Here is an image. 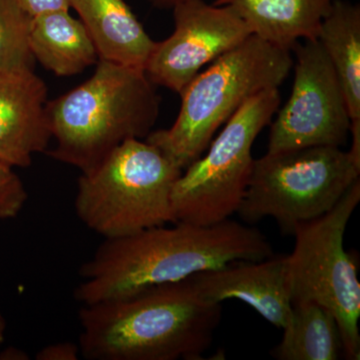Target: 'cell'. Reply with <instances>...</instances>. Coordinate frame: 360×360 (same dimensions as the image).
Here are the masks:
<instances>
[{
	"mask_svg": "<svg viewBox=\"0 0 360 360\" xmlns=\"http://www.w3.org/2000/svg\"><path fill=\"white\" fill-rule=\"evenodd\" d=\"M360 201V180L328 213L295 229V246L288 257L291 302L312 300L335 314L345 356L360 359V283L354 259L343 240Z\"/></svg>",
	"mask_w": 360,
	"mask_h": 360,
	"instance_id": "8",
	"label": "cell"
},
{
	"mask_svg": "<svg viewBox=\"0 0 360 360\" xmlns=\"http://www.w3.org/2000/svg\"><path fill=\"white\" fill-rule=\"evenodd\" d=\"M105 238L79 269L75 297L84 304L123 300L142 290L220 269L238 260L274 257L255 227L226 219L212 225L176 222Z\"/></svg>",
	"mask_w": 360,
	"mask_h": 360,
	"instance_id": "1",
	"label": "cell"
},
{
	"mask_svg": "<svg viewBox=\"0 0 360 360\" xmlns=\"http://www.w3.org/2000/svg\"><path fill=\"white\" fill-rule=\"evenodd\" d=\"M221 303L206 302L189 277L136 295L84 304L80 355L89 360H200L221 321Z\"/></svg>",
	"mask_w": 360,
	"mask_h": 360,
	"instance_id": "2",
	"label": "cell"
},
{
	"mask_svg": "<svg viewBox=\"0 0 360 360\" xmlns=\"http://www.w3.org/2000/svg\"><path fill=\"white\" fill-rule=\"evenodd\" d=\"M189 279L206 302L240 300L281 329L290 321L292 302L288 255H274L259 262L238 260L220 269L198 272Z\"/></svg>",
	"mask_w": 360,
	"mask_h": 360,
	"instance_id": "11",
	"label": "cell"
},
{
	"mask_svg": "<svg viewBox=\"0 0 360 360\" xmlns=\"http://www.w3.org/2000/svg\"><path fill=\"white\" fill-rule=\"evenodd\" d=\"M295 82L270 127L267 153L347 143L352 129L343 90L317 39L293 46Z\"/></svg>",
	"mask_w": 360,
	"mask_h": 360,
	"instance_id": "9",
	"label": "cell"
},
{
	"mask_svg": "<svg viewBox=\"0 0 360 360\" xmlns=\"http://www.w3.org/2000/svg\"><path fill=\"white\" fill-rule=\"evenodd\" d=\"M0 359L28 360L30 359V355L23 352V350L20 349V348L8 347L4 349V352H1Z\"/></svg>",
	"mask_w": 360,
	"mask_h": 360,
	"instance_id": "22",
	"label": "cell"
},
{
	"mask_svg": "<svg viewBox=\"0 0 360 360\" xmlns=\"http://www.w3.org/2000/svg\"><path fill=\"white\" fill-rule=\"evenodd\" d=\"M6 328L7 323L6 317L0 312V347H1L2 343L4 342V340H6Z\"/></svg>",
	"mask_w": 360,
	"mask_h": 360,
	"instance_id": "24",
	"label": "cell"
},
{
	"mask_svg": "<svg viewBox=\"0 0 360 360\" xmlns=\"http://www.w3.org/2000/svg\"><path fill=\"white\" fill-rule=\"evenodd\" d=\"M160 96L141 68L98 60L94 75L47 101L54 160L82 174L129 139H146L160 115Z\"/></svg>",
	"mask_w": 360,
	"mask_h": 360,
	"instance_id": "3",
	"label": "cell"
},
{
	"mask_svg": "<svg viewBox=\"0 0 360 360\" xmlns=\"http://www.w3.org/2000/svg\"><path fill=\"white\" fill-rule=\"evenodd\" d=\"M47 87L34 70L0 71V161L27 167L52 139Z\"/></svg>",
	"mask_w": 360,
	"mask_h": 360,
	"instance_id": "12",
	"label": "cell"
},
{
	"mask_svg": "<svg viewBox=\"0 0 360 360\" xmlns=\"http://www.w3.org/2000/svg\"><path fill=\"white\" fill-rule=\"evenodd\" d=\"M333 0H215L233 9L251 34L292 51L300 39H317L319 27Z\"/></svg>",
	"mask_w": 360,
	"mask_h": 360,
	"instance_id": "14",
	"label": "cell"
},
{
	"mask_svg": "<svg viewBox=\"0 0 360 360\" xmlns=\"http://www.w3.org/2000/svg\"><path fill=\"white\" fill-rule=\"evenodd\" d=\"M181 172L153 144L129 139L78 179L77 217L104 238L175 224L172 193Z\"/></svg>",
	"mask_w": 360,
	"mask_h": 360,
	"instance_id": "5",
	"label": "cell"
},
{
	"mask_svg": "<svg viewBox=\"0 0 360 360\" xmlns=\"http://www.w3.org/2000/svg\"><path fill=\"white\" fill-rule=\"evenodd\" d=\"M317 40L333 65L352 122H360V7L333 0Z\"/></svg>",
	"mask_w": 360,
	"mask_h": 360,
	"instance_id": "16",
	"label": "cell"
},
{
	"mask_svg": "<svg viewBox=\"0 0 360 360\" xmlns=\"http://www.w3.org/2000/svg\"><path fill=\"white\" fill-rule=\"evenodd\" d=\"M13 168L0 161V221L18 217L27 201L25 184Z\"/></svg>",
	"mask_w": 360,
	"mask_h": 360,
	"instance_id": "19",
	"label": "cell"
},
{
	"mask_svg": "<svg viewBox=\"0 0 360 360\" xmlns=\"http://www.w3.org/2000/svg\"><path fill=\"white\" fill-rule=\"evenodd\" d=\"M32 22V18L13 0H0V71L33 70Z\"/></svg>",
	"mask_w": 360,
	"mask_h": 360,
	"instance_id": "18",
	"label": "cell"
},
{
	"mask_svg": "<svg viewBox=\"0 0 360 360\" xmlns=\"http://www.w3.org/2000/svg\"><path fill=\"white\" fill-rule=\"evenodd\" d=\"M79 345L63 341L53 345H47L39 350L35 359L37 360H78L79 359Z\"/></svg>",
	"mask_w": 360,
	"mask_h": 360,
	"instance_id": "21",
	"label": "cell"
},
{
	"mask_svg": "<svg viewBox=\"0 0 360 360\" xmlns=\"http://www.w3.org/2000/svg\"><path fill=\"white\" fill-rule=\"evenodd\" d=\"M30 42L35 60L58 77H73L99 60L84 23L70 11L32 18Z\"/></svg>",
	"mask_w": 360,
	"mask_h": 360,
	"instance_id": "15",
	"label": "cell"
},
{
	"mask_svg": "<svg viewBox=\"0 0 360 360\" xmlns=\"http://www.w3.org/2000/svg\"><path fill=\"white\" fill-rule=\"evenodd\" d=\"M295 65L290 51L251 34L201 70L184 91L170 129L146 141L184 172L207 150L213 135L251 97L278 89Z\"/></svg>",
	"mask_w": 360,
	"mask_h": 360,
	"instance_id": "4",
	"label": "cell"
},
{
	"mask_svg": "<svg viewBox=\"0 0 360 360\" xmlns=\"http://www.w3.org/2000/svg\"><path fill=\"white\" fill-rule=\"evenodd\" d=\"M99 60L144 70L155 41L125 0H71Z\"/></svg>",
	"mask_w": 360,
	"mask_h": 360,
	"instance_id": "13",
	"label": "cell"
},
{
	"mask_svg": "<svg viewBox=\"0 0 360 360\" xmlns=\"http://www.w3.org/2000/svg\"><path fill=\"white\" fill-rule=\"evenodd\" d=\"M281 101L278 89L251 97L225 122L206 155L181 172L172 193L175 224L212 225L238 212L255 162L253 143Z\"/></svg>",
	"mask_w": 360,
	"mask_h": 360,
	"instance_id": "7",
	"label": "cell"
},
{
	"mask_svg": "<svg viewBox=\"0 0 360 360\" xmlns=\"http://www.w3.org/2000/svg\"><path fill=\"white\" fill-rule=\"evenodd\" d=\"M18 6L34 18L42 14L70 11L71 0H13Z\"/></svg>",
	"mask_w": 360,
	"mask_h": 360,
	"instance_id": "20",
	"label": "cell"
},
{
	"mask_svg": "<svg viewBox=\"0 0 360 360\" xmlns=\"http://www.w3.org/2000/svg\"><path fill=\"white\" fill-rule=\"evenodd\" d=\"M359 174L360 160L336 146L266 153L255 160L236 213L248 224L271 217L293 236L300 224L333 210Z\"/></svg>",
	"mask_w": 360,
	"mask_h": 360,
	"instance_id": "6",
	"label": "cell"
},
{
	"mask_svg": "<svg viewBox=\"0 0 360 360\" xmlns=\"http://www.w3.org/2000/svg\"><path fill=\"white\" fill-rule=\"evenodd\" d=\"M151 4L160 8H170L174 7L175 4L182 1V0H148Z\"/></svg>",
	"mask_w": 360,
	"mask_h": 360,
	"instance_id": "23",
	"label": "cell"
},
{
	"mask_svg": "<svg viewBox=\"0 0 360 360\" xmlns=\"http://www.w3.org/2000/svg\"><path fill=\"white\" fill-rule=\"evenodd\" d=\"M174 32L155 42L144 71L155 85L181 94L215 59L251 35L229 6L182 0L174 7Z\"/></svg>",
	"mask_w": 360,
	"mask_h": 360,
	"instance_id": "10",
	"label": "cell"
},
{
	"mask_svg": "<svg viewBox=\"0 0 360 360\" xmlns=\"http://www.w3.org/2000/svg\"><path fill=\"white\" fill-rule=\"evenodd\" d=\"M278 360H336L345 355L335 314L312 300L292 302L281 342L271 350Z\"/></svg>",
	"mask_w": 360,
	"mask_h": 360,
	"instance_id": "17",
	"label": "cell"
}]
</instances>
